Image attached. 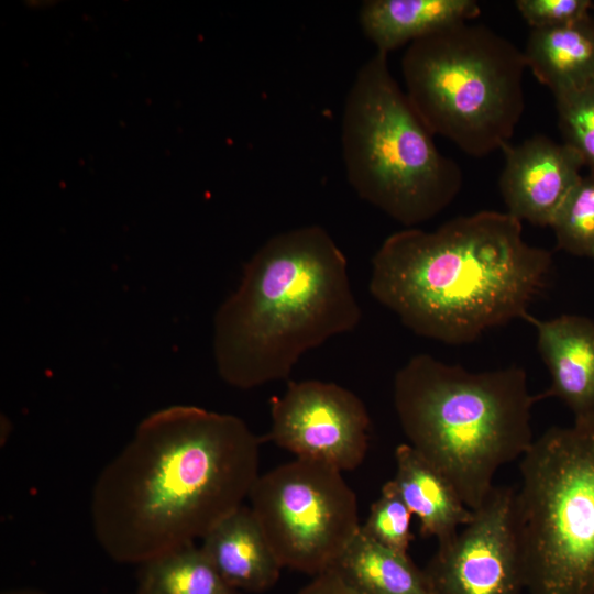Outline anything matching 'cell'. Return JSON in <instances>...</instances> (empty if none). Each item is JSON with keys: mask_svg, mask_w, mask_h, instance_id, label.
<instances>
[{"mask_svg": "<svg viewBox=\"0 0 594 594\" xmlns=\"http://www.w3.org/2000/svg\"><path fill=\"white\" fill-rule=\"evenodd\" d=\"M260 443L234 415L190 405L150 414L95 481L98 543L116 562L140 565L202 539L249 498Z\"/></svg>", "mask_w": 594, "mask_h": 594, "instance_id": "obj_1", "label": "cell"}, {"mask_svg": "<svg viewBox=\"0 0 594 594\" xmlns=\"http://www.w3.org/2000/svg\"><path fill=\"white\" fill-rule=\"evenodd\" d=\"M552 265L548 250L524 240L521 221L484 210L387 237L372 258L370 292L416 334L463 344L525 319Z\"/></svg>", "mask_w": 594, "mask_h": 594, "instance_id": "obj_2", "label": "cell"}, {"mask_svg": "<svg viewBox=\"0 0 594 594\" xmlns=\"http://www.w3.org/2000/svg\"><path fill=\"white\" fill-rule=\"evenodd\" d=\"M361 316L346 257L326 229L277 233L215 315L218 373L241 389L286 380L306 352L354 330Z\"/></svg>", "mask_w": 594, "mask_h": 594, "instance_id": "obj_3", "label": "cell"}, {"mask_svg": "<svg viewBox=\"0 0 594 594\" xmlns=\"http://www.w3.org/2000/svg\"><path fill=\"white\" fill-rule=\"evenodd\" d=\"M527 374L518 366L473 373L428 354L395 375L394 406L410 444L454 486L471 510L494 488L497 470L531 446Z\"/></svg>", "mask_w": 594, "mask_h": 594, "instance_id": "obj_4", "label": "cell"}, {"mask_svg": "<svg viewBox=\"0 0 594 594\" xmlns=\"http://www.w3.org/2000/svg\"><path fill=\"white\" fill-rule=\"evenodd\" d=\"M376 51L346 94L341 147L349 184L361 199L407 228L446 209L461 190L458 163L443 155Z\"/></svg>", "mask_w": 594, "mask_h": 594, "instance_id": "obj_5", "label": "cell"}, {"mask_svg": "<svg viewBox=\"0 0 594 594\" xmlns=\"http://www.w3.org/2000/svg\"><path fill=\"white\" fill-rule=\"evenodd\" d=\"M405 92L435 135L473 157L507 145L524 109L522 51L492 29L462 22L410 43Z\"/></svg>", "mask_w": 594, "mask_h": 594, "instance_id": "obj_6", "label": "cell"}, {"mask_svg": "<svg viewBox=\"0 0 594 594\" xmlns=\"http://www.w3.org/2000/svg\"><path fill=\"white\" fill-rule=\"evenodd\" d=\"M514 520L530 594H594V419L551 427L521 457Z\"/></svg>", "mask_w": 594, "mask_h": 594, "instance_id": "obj_7", "label": "cell"}, {"mask_svg": "<svg viewBox=\"0 0 594 594\" xmlns=\"http://www.w3.org/2000/svg\"><path fill=\"white\" fill-rule=\"evenodd\" d=\"M249 499L282 566L309 575L330 570L361 530L354 491L322 462L296 458L258 475Z\"/></svg>", "mask_w": 594, "mask_h": 594, "instance_id": "obj_8", "label": "cell"}, {"mask_svg": "<svg viewBox=\"0 0 594 594\" xmlns=\"http://www.w3.org/2000/svg\"><path fill=\"white\" fill-rule=\"evenodd\" d=\"M266 440L298 459L350 471L362 464L370 441L371 419L353 392L330 382H289L271 400Z\"/></svg>", "mask_w": 594, "mask_h": 594, "instance_id": "obj_9", "label": "cell"}, {"mask_svg": "<svg viewBox=\"0 0 594 594\" xmlns=\"http://www.w3.org/2000/svg\"><path fill=\"white\" fill-rule=\"evenodd\" d=\"M515 491L494 486L471 520L438 549L424 572L433 594H520L524 569Z\"/></svg>", "mask_w": 594, "mask_h": 594, "instance_id": "obj_10", "label": "cell"}, {"mask_svg": "<svg viewBox=\"0 0 594 594\" xmlns=\"http://www.w3.org/2000/svg\"><path fill=\"white\" fill-rule=\"evenodd\" d=\"M505 164L498 186L507 213L534 226L550 227L559 207L583 176L585 162L566 143L537 134L502 148Z\"/></svg>", "mask_w": 594, "mask_h": 594, "instance_id": "obj_11", "label": "cell"}, {"mask_svg": "<svg viewBox=\"0 0 594 594\" xmlns=\"http://www.w3.org/2000/svg\"><path fill=\"white\" fill-rule=\"evenodd\" d=\"M537 330V345L551 383L538 399L556 397L574 415V421L594 419V321L579 315L549 320L525 318Z\"/></svg>", "mask_w": 594, "mask_h": 594, "instance_id": "obj_12", "label": "cell"}, {"mask_svg": "<svg viewBox=\"0 0 594 594\" xmlns=\"http://www.w3.org/2000/svg\"><path fill=\"white\" fill-rule=\"evenodd\" d=\"M201 540L205 554L237 590L261 593L279 580L283 566L250 506L239 507Z\"/></svg>", "mask_w": 594, "mask_h": 594, "instance_id": "obj_13", "label": "cell"}, {"mask_svg": "<svg viewBox=\"0 0 594 594\" xmlns=\"http://www.w3.org/2000/svg\"><path fill=\"white\" fill-rule=\"evenodd\" d=\"M480 14L475 0H366L359 21L376 51L388 54Z\"/></svg>", "mask_w": 594, "mask_h": 594, "instance_id": "obj_14", "label": "cell"}, {"mask_svg": "<svg viewBox=\"0 0 594 594\" xmlns=\"http://www.w3.org/2000/svg\"><path fill=\"white\" fill-rule=\"evenodd\" d=\"M397 490L420 522V534L438 543L451 539L468 524L473 510L463 503L452 483L410 444L395 450Z\"/></svg>", "mask_w": 594, "mask_h": 594, "instance_id": "obj_15", "label": "cell"}, {"mask_svg": "<svg viewBox=\"0 0 594 594\" xmlns=\"http://www.w3.org/2000/svg\"><path fill=\"white\" fill-rule=\"evenodd\" d=\"M526 66L553 97L594 81V18L551 29H531Z\"/></svg>", "mask_w": 594, "mask_h": 594, "instance_id": "obj_16", "label": "cell"}, {"mask_svg": "<svg viewBox=\"0 0 594 594\" xmlns=\"http://www.w3.org/2000/svg\"><path fill=\"white\" fill-rule=\"evenodd\" d=\"M330 570L356 594H433L424 570L407 553L380 544L362 530Z\"/></svg>", "mask_w": 594, "mask_h": 594, "instance_id": "obj_17", "label": "cell"}, {"mask_svg": "<svg viewBox=\"0 0 594 594\" xmlns=\"http://www.w3.org/2000/svg\"><path fill=\"white\" fill-rule=\"evenodd\" d=\"M135 594H242L217 571L196 543L140 564Z\"/></svg>", "mask_w": 594, "mask_h": 594, "instance_id": "obj_18", "label": "cell"}, {"mask_svg": "<svg viewBox=\"0 0 594 594\" xmlns=\"http://www.w3.org/2000/svg\"><path fill=\"white\" fill-rule=\"evenodd\" d=\"M557 244L578 256L594 258V173L582 176L565 197L552 222Z\"/></svg>", "mask_w": 594, "mask_h": 594, "instance_id": "obj_19", "label": "cell"}, {"mask_svg": "<svg viewBox=\"0 0 594 594\" xmlns=\"http://www.w3.org/2000/svg\"><path fill=\"white\" fill-rule=\"evenodd\" d=\"M411 516L395 482L391 480L383 485L381 495L371 506L361 530L380 544L407 553L414 539L410 530Z\"/></svg>", "mask_w": 594, "mask_h": 594, "instance_id": "obj_20", "label": "cell"}, {"mask_svg": "<svg viewBox=\"0 0 594 594\" xmlns=\"http://www.w3.org/2000/svg\"><path fill=\"white\" fill-rule=\"evenodd\" d=\"M564 143L574 147L594 173V81L554 96Z\"/></svg>", "mask_w": 594, "mask_h": 594, "instance_id": "obj_21", "label": "cell"}, {"mask_svg": "<svg viewBox=\"0 0 594 594\" xmlns=\"http://www.w3.org/2000/svg\"><path fill=\"white\" fill-rule=\"evenodd\" d=\"M515 6L531 29L573 25L592 16L591 0H517Z\"/></svg>", "mask_w": 594, "mask_h": 594, "instance_id": "obj_22", "label": "cell"}, {"mask_svg": "<svg viewBox=\"0 0 594 594\" xmlns=\"http://www.w3.org/2000/svg\"><path fill=\"white\" fill-rule=\"evenodd\" d=\"M298 594H356L332 571L320 573L305 585Z\"/></svg>", "mask_w": 594, "mask_h": 594, "instance_id": "obj_23", "label": "cell"}, {"mask_svg": "<svg viewBox=\"0 0 594 594\" xmlns=\"http://www.w3.org/2000/svg\"><path fill=\"white\" fill-rule=\"evenodd\" d=\"M1 594H48V593L38 588H33V587H20V588L6 590Z\"/></svg>", "mask_w": 594, "mask_h": 594, "instance_id": "obj_24", "label": "cell"}, {"mask_svg": "<svg viewBox=\"0 0 594 594\" xmlns=\"http://www.w3.org/2000/svg\"><path fill=\"white\" fill-rule=\"evenodd\" d=\"M593 18H594V15H593Z\"/></svg>", "mask_w": 594, "mask_h": 594, "instance_id": "obj_25", "label": "cell"}, {"mask_svg": "<svg viewBox=\"0 0 594 594\" xmlns=\"http://www.w3.org/2000/svg\"><path fill=\"white\" fill-rule=\"evenodd\" d=\"M594 260V258H593Z\"/></svg>", "mask_w": 594, "mask_h": 594, "instance_id": "obj_26", "label": "cell"}]
</instances>
